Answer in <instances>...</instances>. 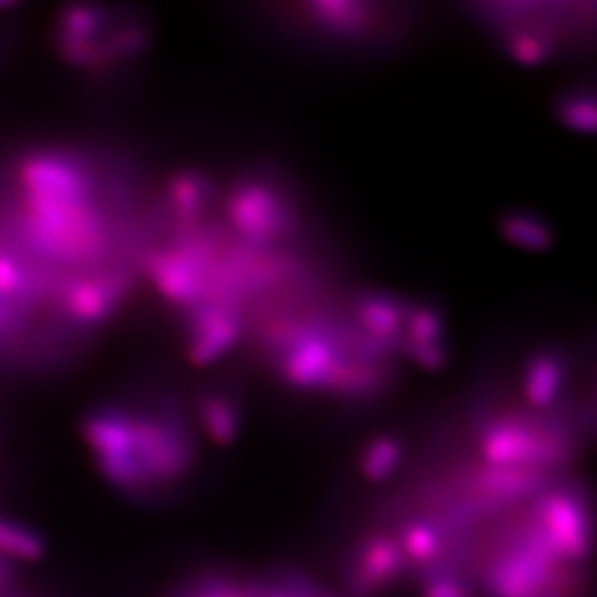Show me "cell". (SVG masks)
<instances>
[{"mask_svg":"<svg viewBox=\"0 0 597 597\" xmlns=\"http://www.w3.org/2000/svg\"><path fill=\"white\" fill-rule=\"evenodd\" d=\"M591 412L518 376L451 417L405 457L380 448L386 487L352 586L412 597H591Z\"/></svg>","mask_w":597,"mask_h":597,"instance_id":"obj_1","label":"cell"},{"mask_svg":"<svg viewBox=\"0 0 597 597\" xmlns=\"http://www.w3.org/2000/svg\"><path fill=\"white\" fill-rule=\"evenodd\" d=\"M151 183L84 141L0 149V372L80 358L140 293Z\"/></svg>","mask_w":597,"mask_h":597,"instance_id":"obj_2","label":"cell"},{"mask_svg":"<svg viewBox=\"0 0 597 597\" xmlns=\"http://www.w3.org/2000/svg\"><path fill=\"white\" fill-rule=\"evenodd\" d=\"M283 189L257 173L185 168L151 186L140 291L198 365L249 359L314 305Z\"/></svg>","mask_w":597,"mask_h":597,"instance_id":"obj_3","label":"cell"},{"mask_svg":"<svg viewBox=\"0 0 597 597\" xmlns=\"http://www.w3.org/2000/svg\"><path fill=\"white\" fill-rule=\"evenodd\" d=\"M239 409L208 386L147 385L101 400L81 439L108 488L138 505L172 503L236 435Z\"/></svg>","mask_w":597,"mask_h":597,"instance_id":"obj_4","label":"cell"},{"mask_svg":"<svg viewBox=\"0 0 597 597\" xmlns=\"http://www.w3.org/2000/svg\"><path fill=\"white\" fill-rule=\"evenodd\" d=\"M151 19L137 7L69 3L53 13L50 42L63 66L87 80H114L147 59Z\"/></svg>","mask_w":597,"mask_h":597,"instance_id":"obj_5","label":"cell"},{"mask_svg":"<svg viewBox=\"0 0 597 597\" xmlns=\"http://www.w3.org/2000/svg\"><path fill=\"white\" fill-rule=\"evenodd\" d=\"M169 597H345L291 569L212 568L188 576Z\"/></svg>","mask_w":597,"mask_h":597,"instance_id":"obj_6","label":"cell"},{"mask_svg":"<svg viewBox=\"0 0 597 597\" xmlns=\"http://www.w3.org/2000/svg\"><path fill=\"white\" fill-rule=\"evenodd\" d=\"M42 561L39 535L0 517V597H59L43 576Z\"/></svg>","mask_w":597,"mask_h":597,"instance_id":"obj_7","label":"cell"},{"mask_svg":"<svg viewBox=\"0 0 597 597\" xmlns=\"http://www.w3.org/2000/svg\"><path fill=\"white\" fill-rule=\"evenodd\" d=\"M298 23L321 30L327 37L373 40L395 26L397 13L386 12L379 3H304L294 13Z\"/></svg>","mask_w":597,"mask_h":597,"instance_id":"obj_8","label":"cell"}]
</instances>
